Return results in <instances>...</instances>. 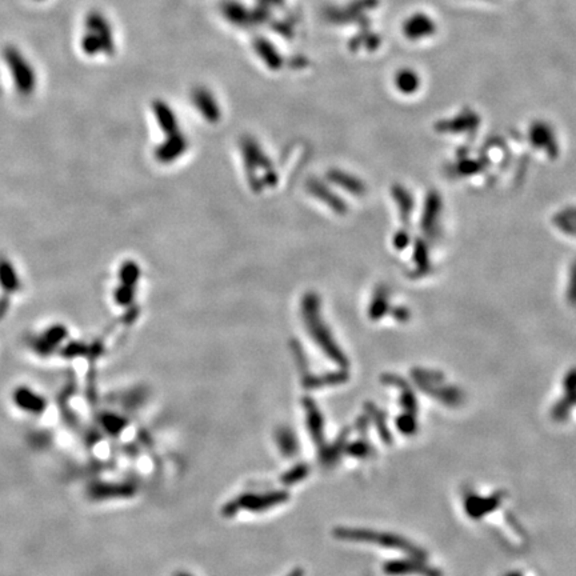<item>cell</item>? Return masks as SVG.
<instances>
[{
  "instance_id": "cell-1",
  "label": "cell",
  "mask_w": 576,
  "mask_h": 576,
  "mask_svg": "<svg viewBox=\"0 0 576 576\" xmlns=\"http://www.w3.org/2000/svg\"><path fill=\"white\" fill-rule=\"evenodd\" d=\"M288 498V495L286 492H274L265 496H255V495H245L241 499L229 503L225 508V515H234L236 514L239 507H245L248 509H254V511H261V509H265L270 507L275 506L283 503L286 499Z\"/></svg>"
},
{
  "instance_id": "cell-2",
  "label": "cell",
  "mask_w": 576,
  "mask_h": 576,
  "mask_svg": "<svg viewBox=\"0 0 576 576\" xmlns=\"http://www.w3.org/2000/svg\"><path fill=\"white\" fill-rule=\"evenodd\" d=\"M530 140L535 147L544 148L548 157H558V141L548 124L541 122L532 124L530 128Z\"/></svg>"
},
{
  "instance_id": "cell-3",
  "label": "cell",
  "mask_w": 576,
  "mask_h": 576,
  "mask_svg": "<svg viewBox=\"0 0 576 576\" xmlns=\"http://www.w3.org/2000/svg\"><path fill=\"white\" fill-rule=\"evenodd\" d=\"M442 206L443 204H442V198L439 192L430 191L427 193L423 212H421V219H420V227L424 232H431L437 226V222L442 212Z\"/></svg>"
},
{
  "instance_id": "cell-4",
  "label": "cell",
  "mask_w": 576,
  "mask_h": 576,
  "mask_svg": "<svg viewBox=\"0 0 576 576\" xmlns=\"http://www.w3.org/2000/svg\"><path fill=\"white\" fill-rule=\"evenodd\" d=\"M392 198L395 199V202L398 204L401 219L405 225H408L410 219H411V215H412V211H414L412 195L401 184H396V186L392 187Z\"/></svg>"
},
{
  "instance_id": "cell-5",
  "label": "cell",
  "mask_w": 576,
  "mask_h": 576,
  "mask_svg": "<svg viewBox=\"0 0 576 576\" xmlns=\"http://www.w3.org/2000/svg\"><path fill=\"white\" fill-rule=\"evenodd\" d=\"M434 31V23L433 20L428 17L424 15H415L414 18L410 19L405 24H404V34L414 37V39H420V37H426L430 35Z\"/></svg>"
},
{
  "instance_id": "cell-6",
  "label": "cell",
  "mask_w": 576,
  "mask_h": 576,
  "mask_svg": "<svg viewBox=\"0 0 576 576\" xmlns=\"http://www.w3.org/2000/svg\"><path fill=\"white\" fill-rule=\"evenodd\" d=\"M395 86L405 95H412L420 88L419 75L411 69H403L395 75Z\"/></svg>"
},
{
  "instance_id": "cell-7",
  "label": "cell",
  "mask_w": 576,
  "mask_h": 576,
  "mask_svg": "<svg viewBox=\"0 0 576 576\" xmlns=\"http://www.w3.org/2000/svg\"><path fill=\"white\" fill-rule=\"evenodd\" d=\"M479 124V119L475 115H467V116H460L455 121L451 122H440L437 124V131L439 132H463V131H470L472 128H475Z\"/></svg>"
},
{
  "instance_id": "cell-8",
  "label": "cell",
  "mask_w": 576,
  "mask_h": 576,
  "mask_svg": "<svg viewBox=\"0 0 576 576\" xmlns=\"http://www.w3.org/2000/svg\"><path fill=\"white\" fill-rule=\"evenodd\" d=\"M390 294L385 287H379L374 295V300L369 306V316L375 320L381 319L390 310Z\"/></svg>"
},
{
  "instance_id": "cell-9",
  "label": "cell",
  "mask_w": 576,
  "mask_h": 576,
  "mask_svg": "<svg viewBox=\"0 0 576 576\" xmlns=\"http://www.w3.org/2000/svg\"><path fill=\"white\" fill-rule=\"evenodd\" d=\"M414 262L417 264L415 272H417L418 277L427 274L431 270L428 247H427V245L421 239H418L415 242V247H414Z\"/></svg>"
},
{
  "instance_id": "cell-10",
  "label": "cell",
  "mask_w": 576,
  "mask_h": 576,
  "mask_svg": "<svg viewBox=\"0 0 576 576\" xmlns=\"http://www.w3.org/2000/svg\"><path fill=\"white\" fill-rule=\"evenodd\" d=\"M555 226L564 234L576 236V209L561 211L554 218Z\"/></svg>"
},
{
  "instance_id": "cell-11",
  "label": "cell",
  "mask_w": 576,
  "mask_h": 576,
  "mask_svg": "<svg viewBox=\"0 0 576 576\" xmlns=\"http://www.w3.org/2000/svg\"><path fill=\"white\" fill-rule=\"evenodd\" d=\"M306 408L308 411L313 435H314L316 440H319L322 437V419L317 415V411H316V408H315L313 402H306Z\"/></svg>"
},
{
  "instance_id": "cell-12",
  "label": "cell",
  "mask_w": 576,
  "mask_h": 576,
  "mask_svg": "<svg viewBox=\"0 0 576 576\" xmlns=\"http://www.w3.org/2000/svg\"><path fill=\"white\" fill-rule=\"evenodd\" d=\"M483 167H485V164L480 163V162H476V160H464V162L457 163L456 170H457V174L473 175L479 173L480 170H483Z\"/></svg>"
},
{
  "instance_id": "cell-13",
  "label": "cell",
  "mask_w": 576,
  "mask_h": 576,
  "mask_svg": "<svg viewBox=\"0 0 576 576\" xmlns=\"http://www.w3.org/2000/svg\"><path fill=\"white\" fill-rule=\"evenodd\" d=\"M567 300L571 306L576 307V262L573 264L570 271L568 280V290H567Z\"/></svg>"
},
{
  "instance_id": "cell-14",
  "label": "cell",
  "mask_w": 576,
  "mask_h": 576,
  "mask_svg": "<svg viewBox=\"0 0 576 576\" xmlns=\"http://www.w3.org/2000/svg\"><path fill=\"white\" fill-rule=\"evenodd\" d=\"M307 473H308V469L306 466H299V467H295L293 471L288 472L287 475H284L283 482L286 485H293L295 482H299L300 479H303Z\"/></svg>"
},
{
  "instance_id": "cell-15",
  "label": "cell",
  "mask_w": 576,
  "mask_h": 576,
  "mask_svg": "<svg viewBox=\"0 0 576 576\" xmlns=\"http://www.w3.org/2000/svg\"><path fill=\"white\" fill-rule=\"evenodd\" d=\"M408 243H410V235H408V232L405 229L398 231L396 235H395V238H394V245H395V247L398 250H403V248H405L408 245Z\"/></svg>"
},
{
  "instance_id": "cell-16",
  "label": "cell",
  "mask_w": 576,
  "mask_h": 576,
  "mask_svg": "<svg viewBox=\"0 0 576 576\" xmlns=\"http://www.w3.org/2000/svg\"><path fill=\"white\" fill-rule=\"evenodd\" d=\"M392 314L399 322H407L410 319V311L405 307H396Z\"/></svg>"
},
{
  "instance_id": "cell-17",
  "label": "cell",
  "mask_w": 576,
  "mask_h": 576,
  "mask_svg": "<svg viewBox=\"0 0 576 576\" xmlns=\"http://www.w3.org/2000/svg\"><path fill=\"white\" fill-rule=\"evenodd\" d=\"M290 576H303V573L300 570H297V571H294Z\"/></svg>"
},
{
  "instance_id": "cell-18",
  "label": "cell",
  "mask_w": 576,
  "mask_h": 576,
  "mask_svg": "<svg viewBox=\"0 0 576 576\" xmlns=\"http://www.w3.org/2000/svg\"><path fill=\"white\" fill-rule=\"evenodd\" d=\"M179 576H190V575H179Z\"/></svg>"
}]
</instances>
